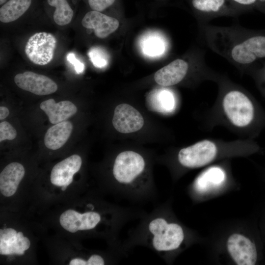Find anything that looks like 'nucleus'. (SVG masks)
Returning a JSON list of instances; mask_svg holds the SVG:
<instances>
[{
  "label": "nucleus",
  "instance_id": "obj_5",
  "mask_svg": "<svg viewBox=\"0 0 265 265\" xmlns=\"http://www.w3.org/2000/svg\"><path fill=\"white\" fill-rule=\"evenodd\" d=\"M253 144L248 139L225 141L205 138L181 149L177 159L180 166L186 169L203 167L221 156L241 155L251 151Z\"/></svg>",
  "mask_w": 265,
  "mask_h": 265
},
{
  "label": "nucleus",
  "instance_id": "obj_30",
  "mask_svg": "<svg viewBox=\"0 0 265 265\" xmlns=\"http://www.w3.org/2000/svg\"><path fill=\"white\" fill-rule=\"evenodd\" d=\"M70 265H87V261L80 258L72 259L69 263Z\"/></svg>",
  "mask_w": 265,
  "mask_h": 265
},
{
  "label": "nucleus",
  "instance_id": "obj_10",
  "mask_svg": "<svg viewBox=\"0 0 265 265\" xmlns=\"http://www.w3.org/2000/svg\"><path fill=\"white\" fill-rule=\"evenodd\" d=\"M94 208L83 213L73 210L65 211L59 218L61 226L71 233L96 228L102 222V217L99 212L93 210Z\"/></svg>",
  "mask_w": 265,
  "mask_h": 265
},
{
  "label": "nucleus",
  "instance_id": "obj_31",
  "mask_svg": "<svg viewBox=\"0 0 265 265\" xmlns=\"http://www.w3.org/2000/svg\"><path fill=\"white\" fill-rule=\"evenodd\" d=\"M9 114V111L8 109L3 106H0V119L3 120L6 118Z\"/></svg>",
  "mask_w": 265,
  "mask_h": 265
},
{
  "label": "nucleus",
  "instance_id": "obj_19",
  "mask_svg": "<svg viewBox=\"0 0 265 265\" xmlns=\"http://www.w3.org/2000/svg\"><path fill=\"white\" fill-rule=\"evenodd\" d=\"M31 0H9L0 8V21L7 23L22 16L29 8Z\"/></svg>",
  "mask_w": 265,
  "mask_h": 265
},
{
  "label": "nucleus",
  "instance_id": "obj_24",
  "mask_svg": "<svg viewBox=\"0 0 265 265\" xmlns=\"http://www.w3.org/2000/svg\"><path fill=\"white\" fill-rule=\"evenodd\" d=\"M17 136V132L8 122L3 121L0 123V141L5 140H13Z\"/></svg>",
  "mask_w": 265,
  "mask_h": 265
},
{
  "label": "nucleus",
  "instance_id": "obj_28",
  "mask_svg": "<svg viewBox=\"0 0 265 265\" xmlns=\"http://www.w3.org/2000/svg\"><path fill=\"white\" fill-rule=\"evenodd\" d=\"M87 265H104L105 264L104 259L100 255L93 254L88 259Z\"/></svg>",
  "mask_w": 265,
  "mask_h": 265
},
{
  "label": "nucleus",
  "instance_id": "obj_25",
  "mask_svg": "<svg viewBox=\"0 0 265 265\" xmlns=\"http://www.w3.org/2000/svg\"><path fill=\"white\" fill-rule=\"evenodd\" d=\"M93 10L101 12L111 5L115 0H88Z\"/></svg>",
  "mask_w": 265,
  "mask_h": 265
},
{
  "label": "nucleus",
  "instance_id": "obj_18",
  "mask_svg": "<svg viewBox=\"0 0 265 265\" xmlns=\"http://www.w3.org/2000/svg\"><path fill=\"white\" fill-rule=\"evenodd\" d=\"M72 130L73 125L68 121L54 124L48 129L45 135V146L53 150L60 148L69 139Z\"/></svg>",
  "mask_w": 265,
  "mask_h": 265
},
{
  "label": "nucleus",
  "instance_id": "obj_8",
  "mask_svg": "<svg viewBox=\"0 0 265 265\" xmlns=\"http://www.w3.org/2000/svg\"><path fill=\"white\" fill-rule=\"evenodd\" d=\"M56 42L55 37L50 33H36L27 41L25 53L32 63L39 65H46L53 59Z\"/></svg>",
  "mask_w": 265,
  "mask_h": 265
},
{
  "label": "nucleus",
  "instance_id": "obj_20",
  "mask_svg": "<svg viewBox=\"0 0 265 265\" xmlns=\"http://www.w3.org/2000/svg\"><path fill=\"white\" fill-rule=\"evenodd\" d=\"M164 38L155 33L147 35L143 38L141 47L143 53L150 56L160 55L163 53L167 47Z\"/></svg>",
  "mask_w": 265,
  "mask_h": 265
},
{
  "label": "nucleus",
  "instance_id": "obj_9",
  "mask_svg": "<svg viewBox=\"0 0 265 265\" xmlns=\"http://www.w3.org/2000/svg\"><path fill=\"white\" fill-rule=\"evenodd\" d=\"M231 257L238 265H254L258 259L256 244L250 239L239 234L231 235L227 242Z\"/></svg>",
  "mask_w": 265,
  "mask_h": 265
},
{
  "label": "nucleus",
  "instance_id": "obj_4",
  "mask_svg": "<svg viewBox=\"0 0 265 265\" xmlns=\"http://www.w3.org/2000/svg\"><path fill=\"white\" fill-rule=\"evenodd\" d=\"M112 174L115 190L120 197L140 203L155 200L157 197L146 161L140 154L130 150L119 153L113 163Z\"/></svg>",
  "mask_w": 265,
  "mask_h": 265
},
{
  "label": "nucleus",
  "instance_id": "obj_1",
  "mask_svg": "<svg viewBox=\"0 0 265 265\" xmlns=\"http://www.w3.org/2000/svg\"><path fill=\"white\" fill-rule=\"evenodd\" d=\"M216 83L218 94L214 104L206 113L205 126L209 129L222 126L243 138L250 133L256 124V105L242 86L226 75L222 74Z\"/></svg>",
  "mask_w": 265,
  "mask_h": 265
},
{
  "label": "nucleus",
  "instance_id": "obj_33",
  "mask_svg": "<svg viewBox=\"0 0 265 265\" xmlns=\"http://www.w3.org/2000/svg\"><path fill=\"white\" fill-rule=\"evenodd\" d=\"M6 1V0H0V4H3Z\"/></svg>",
  "mask_w": 265,
  "mask_h": 265
},
{
  "label": "nucleus",
  "instance_id": "obj_29",
  "mask_svg": "<svg viewBox=\"0 0 265 265\" xmlns=\"http://www.w3.org/2000/svg\"><path fill=\"white\" fill-rule=\"evenodd\" d=\"M18 239L22 243L21 249L22 250L25 251L29 248L30 242L27 238L24 237L22 238H18Z\"/></svg>",
  "mask_w": 265,
  "mask_h": 265
},
{
  "label": "nucleus",
  "instance_id": "obj_11",
  "mask_svg": "<svg viewBox=\"0 0 265 265\" xmlns=\"http://www.w3.org/2000/svg\"><path fill=\"white\" fill-rule=\"evenodd\" d=\"M14 81L21 89L39 96L51 94L57 90V84L52 79L31 71L17 74Z\"/></svg>",
  "mask_w": 265,
  "mask_h": 265
},
{
  "label": "nucleus",
  "instance_id": "obj_21",
  "mask_svg": "<svg viewBox=\"0 0 265 265\" xmlns=\"http://www.w3.org/2000/svg\"><path fill=\"white\" fill-rule=\"evenodd\" d=\"M48 4L55 7L53 20L59 26H65L70 23L73 16V11L67 0H47Z\"/></svg>",
  "mask_w": 265,
  "mask_h": 265
},
{
  "label": "nucleus",
  "instance_id": "obj_7",
  "mask_svg": "<svg viewBox=\"0 0 265 265\" xmlns=\"http://www.w3.org/2000/svg\"><path fill=\"white\" fill-rule=\"evenodd\" d=\"M192 6L197 12L200 25L222 16L238 17L246 11L231 0H192Z\"/></svg>",
  "mask_w": 265,
  "mask_h": 265
},
{
  "label": "nucleus",
  "instance_id": "obj_22",
  "mask_svg": "<svg viewBox=\"0 0 265 265\" xmlns=\"http://www.w3.org/2000/svg\"><path fill=\"white\" fill-rule=\"evenodd\" d=\"M157 102L160 104V111L171 113L177 106V99L175 93L168 89H162L157 93Z\"/></svg>",
  "mask_w": 265,
  "mask_h": 265
},
{
  "label": "nucleus",
  "instance_id": "obj_34",
  "mask_svg": "<svg viewBox=\"0 0 265 265\" xmlns=\"http://www.w3.org/2000/svg\"><path fill=\"white\" fill-rule=\"evenodd\" d=\"M264 78L265 79V72H264Z\"/></svg>",
  "mask_w": 265,
  "mask_h": 265
},
{
  "label": "nucleus",
  "instance_id": "obj_13",
  "mask_svg": "<svg viewBox=\"0 0 265 265\" xmlns=\"http://www.w3.org/2000/svg\"><path fill=\"white\" fill-rule=\"evenodd\" d=\"M81 164V157L76 154L59 162L52 170L51 183L56 186H68L72 182L74 175L80 169Z\"/></svg>",
  "mask_w": 265,
  "mask_h": 265
},
{
  "label": "nucleus",
  "instance_id": "obj_12",
  "mask_svg": "<svg viewBox=\"0 0 265 265\" xmlns=\"http://www.w3.org/2000/svg\"><path fill=\"white\" fill-rule=\"evenodd\" d=\"M112 125L119 132L131 133L142 128L144 125V119L136 108L130 105L121 104L114 109Z\"/></svg>",
  "mask_w": 265,
  "mask_h": 265
},
{
  "label": "nucleus",
  "instance_id": "obj_15",
  "mask_svg": "<svg viewBox=\"0 0 265 265\" xmlns=\"http://www.w3.org/2000/svg\"><path fill=\"white\" fill-rule=\"evenodd\" d=\"M25 173L24 167L19 162H11L6 166L0 174L1 193L6 197L13 195Z\"/></svg>",
  "mask_w": 265,
  "mask_h": 265
},
{
  "label": "nucleus",
  "instance_id": "obj_32",
  "mask_svg": "<svg viewBox=\"0 0 265 265\" xmlns=\"http://www.w3.org/2000/svg\"><path fill=\"white\" fill-rule=\"evenodd\" d=\"M17 237L18 238H23L24 236L22 232H19L17 233Z\"/></svg>",
  "mask_w": 265,
  "mask_h": 265
},
{
  "label": "nucleus",
  "instance_id": "obj_2",
  "mask_svg": "<svg viewBox=\"0 0 265 265\" xmlns=\"http://www.w3.org/2000/svg\"><path fill=\"white\" fill-rule=\"evenodd\" d=\"M203 42L236 67L241 74L258 59L265 57V35L252 33L239 25H200Z\"/></svg>",
  "mask_w": 265,
  "mask_h": 265
},
{
  "label": "nucleus",
  "instance_id": "obj_27",
  "mask_svg": "<svg viewBox=\"0 0 265 265\" xmlns=\"http://www.w3.org/2000/svg\"><path fill=\"white\" fill-rule=\"evenodd\" d=\"M235 4L246 10L249 7L257 5L265 0H231Z\"/></svg>",
  "mask_w": 265,
  "mask_h": 265
},
{
  "label": "nucleus",
  "instance_id": "obj_23",
  "mask_svg": "<svg viewBox=\"0 0 265 265\" xmlns=\"http://www.w3.org/2000/svg\"><path fill=\"white\" fill-rule=\"evenodd\" d=\"M88 55L91 62L96 67L104 68L108 63V54L104 50L101 48H92L89 51Z\"/></svg>",
  "mask_w": 265,
  "mask_h": 265
},
{
  "label": "nucleus",
  "instance_id": "obj_6",
  "mask_svg": "<svg viewBox=\"0 0 265 265\" xmlns=\"http://www.w3.org/2000/svg\"><path fill=\"white\" fill-rule=\"evenodd\" d=\"M204 51L193 62L176 59L156 72L155 81L163 86L175 85L183 82L189 74L199 76L207 81L216 82L222 74L210 68L205 60Z\"/></svg>",
  "mask_w": 265,
  "mask_h": 265
},
{
  "label": "nucleus",
  "instance_id": "obj_16",
  "mask_svg": "<svg viewBox=\"0 0 265 265\" xmlns=\"http://www.w3.org/2000/svg\"><path fill=\"white\" fill-rule=\"evenodd\" d=\"M40 108L48 117L49 121L56 124L66 121L77 112L76 106L69 101H62L55 103L53 99L42 102Z\"/></svg>",
  "mask_w": 265,
  "mask_h": 265
},
{
  "label": "nucleus",
  "instance_id": "obj_17",
  "mask_svg": "<svg viewBox=\"0 0 265 265\" xmlns=\"http://www.w3.org/2000/svg\"><path fill=\"white\" fill-rule=\"evenodd\" d=\"M226 178L225 169L219 165H213L205 169L195 179L193 187L203 193L221 185Z\"/></svg>",
  "mask_w": 265,
  "mask_h": 265
},
{
  "label": "nucleus",
  "instance_id": "obj_14",
  "mask_svg": "<svg viewBox=\"0 0 265 265\" xmlns=\"http://www.w3.org/2000/svg\"><path fill=\"white\" fill-rule=\"evenodd\" d=\"M81 24L85 28L93 29L97 37L105 38L118 28L119 23L114 18L92 10L85 15Z\"/></svg>",
  "mask_w": 265,
  "mask_h": 265
},
{
  "label": "nucleus",
  "instance_id": "obj_3",
  "mask_svg": "<svg viewBox=\"0 0 265 265\" xmlns=\"http://www.w3.org/2000/svg\"><path fill=\"white\" fill-rule=\"evenodd\" d=\"M140 220L136 227L130 231L128 238L122 243L125 255L132 247L142 246L165 259L168 253L178 249L184 241L183 227L169 220L165 208L160 205L149 213L144 212Z\"/></svg>",
  "mask_w": 265,
  "mask_h": 265
},
{
  "label": "nucleus",
  "instance_id": "obj_26",
  "mask_svg": "<svg viewBox=\"0 0 265 265\" xmlns=\"http://www.w3.org/2000/svg\"><path fill=\"white\" fill-rule=\"evenodd\" d=\"M66 58L67 61L74 66L75 70L77 74L82 73L84 71V64L76 58L74 53H68L66 56Z\"/></svg>",
  "mask_w": 265,
  "mask_h": 265
}]
</instances>
